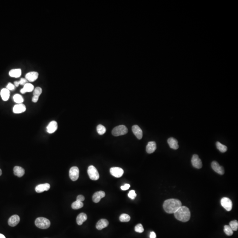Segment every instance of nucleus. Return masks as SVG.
<instances>
[{"mask_svg": "<svg viewBox=\"0 0 238 238\" xmlns=\"http://www.w3.org/2000/svg\"><path fill=\"white\" fill-rule=\"evenodd\" d=\"M88 219V216L83 212L79 214L77 218V222L79 225H81L83 224L84 222L85 221Z\"/></svg>", "mask_w": 238, "mask_h": 238, "instance_id": "obj_23", "label": "nucleus"}, {"mask_svg": "<svg viewBox=\"0 0 238 238\" xmlns=\"http://www.w3.org/2000/svg\"><path fill=\"white\" fill-rule=\"evenodd\" d=\"M174 214L176 219L183 222L188 221L190 219V211L186 206H181Z\"/></svg>", "mask_w": 238, "mask_h": 238, "instance_id": "obj_2", "label": "nucleus"}, {"mask_svg": "<svg viewBox=\"0 0 238 238\" xmlns=\"http://www.w3.org/2000/svg\"><path fill=\"white\" fill-rule=\"evenodd\" d=\"M19 81H16L14 82V85H15V86H17V87H18L19 85Z\"/></svg>", "mask_w": 238, "mask_h": 238, "instance_id": "obj_42", "label": "nucleus"}, {"mask_svg": "<svg viewBox=\"0 0 238 238\" xmlns=\"http://www.w3.org/2000/svg\"><path fill=\"white\" fill-rule=\"evenodd\" d=\"M224 233L225 234L227 235L228 236H231L233 234V231L232 230V228H230L229 225H225L224 226Z\"/></svg>", "mask_w": 238, "mask_h": 238, "instance_id": "obj_30", "label": "nucleus"}, {"mask_svg": "<svg viewBox=\"0 0 238 238\" xmlns=\"http://www.w3.org/2000/svg\"><path fill=\"white\" fill-rule=\"evenodd\" d=\"M216 144L217 149L220 151V152L221 153H225L227 151L228 148L226 146L222 144L219 142H217Z\"/></svg>", "mask_w": 238, "mask_h": 238, "instance_id": "obj_26", "label": "nucleus"}, {"mask_svg": "<svg viewBox=\"0 0 238 238\" xmlns=\"http://www.w3.org/2000/svg\"><path fill=\"white\" fill-rule=\"evenodd\" d=\"M88 174L90 178L93 180H97L99 178V174L98 170L95 166H90L88 168Z\"/></svg>", "mask_w": 238, "mask_h": 238, "instance_id": "obj_5", "label": "nucleus"}, {"mask_svg": "<svg viewBox=\"0 0 238 238\" xmlns=\"http://www.w3.org/2000/svg\"><path fill=\"white\" fill-rule=\"evenodd\" d=\"M221 205L226 210L230 211L232 208V202L229 198L224 197L221 200Z\"/></svg>", "mask_w": 238, "mask_h": 238, "instance_id": "obj_6", "label": "nucleus"}, {"mask_svg": "<svg viewBox=\"0 0 238 238\" xmlns=\"http://www.w3.org/2000/svg\"><path fill=\"white\" fill-rule=\"evenodd\" d=\"M110 172L113 177L116 178H120L123 175L124 171L121 168L112 167L110 169Z\"/></svg>", "mask_w": 238, "mask_h": 238, "instance_id": "obj_9", "label": "nucleus"}, {"mask_svg": "<svg viewBox=\"0 0 238 238\" xmlns=\"http://www.w3.org/2000/svg\"><path fill=\"white\" fill-rule=\"evenodd\" d=\"M83 206V203L81 201H74L72 205V208L74 210H78V209H81Z\"/></svg>", "mask_w": 238, "mask_h": 238, "instance_id": "obj_27", "label": "nucleus"}, {"mask_svg": "<svg viewBox=\"0 0 238 238\" xmlns=\"http://www.w3.org/2000/svg\"><path fill=\"white\" fill-rule=\"evenodd\" d=\"M39 97L36 96H33V97L32 98V101L34 103H36L39 100Z\"/></svg>", "mask_w": 238, "mask_h": 238, "instance_id": "obj_40", "label": "nucleus"}, {"mask_svg": "<svg viewBox=\"0 0 238 238\" xmlns=\"http://www.w3.org/2000/svg\"><path fill=\"white\" fill-rule=\"evenodd\" d=\"M85 200V198L83 195H79L77 197V201H83Z\"/></svg>", "mask_w": 238, "mask_h": 238, "instance_id": "obj_39", "label": "nucleus"}, {"mask_svg": "<svg viewBox=\"0 0 238 238\" xmlns=\"http://www.w3.org/2000/svg\"><path fill=\"white\" fill-rule=\"evenodd\" d=\"M132 131L137 139H142L143 135V131L139 126L137 125L133 126L132 127Z\"/></svg>", "mask_w": 238, "mask_h": 238, "instance_id": "obj_15", "label": "nucleus"}, {"mask_svg": "<svg viewBox=\"0 0 238 238\" xmlns=\"http://www.w3.org/2000/svg\"><path fill=\"white\" fill-rule=\"evenodd\" d=\"M19 81V85L24 86L25 84L27 83V80L26 79L21 78L20 80Z\"/></svg>", "mask_w": 238, "mask_h": 238, "instance_id": "obj_38", "label": "nucleus"}, {"mask_svg": "<svg viewBox=\"0 0 238 238\" xmlns=\"http://www.w3.org/2000/svg\"><path fill=\"white\" fill-rule=\"evenodd\" d=\"M35 224L39 228L46 229L49 228L50 226V222L45 217H39L35 220Z\"/></svg>", "mask_w": 238, "mask_h": 238, "instance_id": "obj_3", "label": "nucleus"}, {"mask_svg": "<svg viewBox=\"0 0 238 238\" xmlns=\"http://www.w3.org/2000/svg\"><path fill=\"white\" fill-rule=\"evenodd\" d=\"M106 128L101 124H99L97 127V131L100 135L104 134L106 133Z\"/></svg>", "mask_w": 238, "mask_h": 238, "instance_id": "obj_31", "label": "nucleus"}, {"mask_svg": "<svg viewBox=\"0 0 238 238\" xmlns=\"http://www.w3.org/2000/svg\"><path fill=\"white\" fill-rule=\"evenodd\" d=\"M150 238H156V234L154 232H151L150 235Z\"/></svg>", "mask_w": 238, "mask_h": 238, "instance_id": "obj_41", "label": "nucleus"}, {"mask_svg": "<svg viewBox=\"0 0 238 238\" xmlns=\"http://www.w3.org/2000/svg\"><path fill=\"white\" fill-rule=\"evenodd\" d=\"M14 174L15 176H17L19 177H23L25 174V170L21 167L16 166L13 168Z\"/></svg>", "mask_w": 238, "mask_h": 238, "instance_id": "obj_21", "label": "nucleus"}, {"mask_svg": "<svg viewBox=\"0 0 238 238\" xmlns=\"http://www.w3.org/2000/svg\"><path fill=\"white\" fill-rule=\"evenodd\" d=\"M15 86L14 85H13V84L11 83H8V84L6 86V89H7L8 90H13L15 89Z\"/></svg>", "mask_w": 238, "mask_h": 238, "instance_id": "obj_36", "label": "nucleus"}, {"mask_svg": "<svg viewBox=\"0 0 238 238\" xmlns=\"http://www.w3.org/2000/svg\"><path fill=\"white\" fill-rule=\"evenodd\" d=\"M34 89V86L32 84L27 83L23 86V88L20 90V92L22 94H25L27 92H31Z\"/></svg>", "mask_w": 238, "mask_h": 238, "instance_id": "obj_22", "label": "nucleus"}, {"mask_svg": "<svg viewBox=\"0 0 238 238\" xmlns=\"http://www.w3.org/2000/svg\"><path fill=\"white\" fill-rule=\"evenodd\" d=\"M229 226L233 231H236L238 230V222L236 220L231 221L229 223Z\"/></svg>", "mask_w": 238, "mask_h": 238, "instance_id": "obj_32", "label": "nucleus"}, {"mask_svg": "<svg viewBox=\"0 0 238 238\" xmlns=\"http://www.w3.org/2000/svg\"><path fill=\"white\" fill-rule=\"evenodd\" d=\"M128 129L126 126L123 125H119L114 128L112 130V135L115 136L124 135L128 133Z\"/></svg>", "mask_w": 238, "mask_h": 238, "instance_id": "obj_4", "label": "nucleus"}, {"mask_svg": "<svg viewBox=\"0 0 238 238\" xmlns=\"http://www.w3.org/2000/svg\"><path fill=\"white\" fill-rule=\"evenodd\" d=\"M26 110V106L22 103L18 104L15 105L13 107V112L16 113V114L22 113V112H24Z\"/></svg>", "mask_w": 238, "mask_h": 238, "instance_id": "obj_17", "label": "nucleus"}, {"mask_svg": "<svg viewBox=\"0 0 238 238\" xmlns=\"http://www.w3.org/2000/svg\"><path fill=\"white\" fill-rule=\"evenodd\" d=\"M181 206V201L177 199L166 200L163 204V208L165 211L170 214L175 213Z\"/></svg>", "mask_w": 238, "mask_h": 238, "instance_id": "obj_1", "label": "nucleus"}, {"mask_svg": "<svg viewBox=\"0 0 238 238\" xmlns=\"http://www.w3.org/2000/svg\"><path fill=\"white\" fill-rule=\"evenodd\" d=\"M0 238H6V237H5L4 235L2 234H0Z\"/></svg>", "mask_w": 238, "mask_h": 238, "instance_id": "obj_43", "label": "nucleus"}, {"mask_svg": "<svg viewBox=\"0 0 238 238\" xmlns=\"http://www.w3.org/2000/svg\"><path fill=\"white\" fill-rule=\"evenodd\" d=\"M109 221L106 219H101L97 223L96 227L97 229L98 230H102L103 228L107 227L109 225Z\"/></svg>", "mask_w": 238, "mask_h": 238, "instance_id": "obj_18", "label": "nucleus"}, {"mask_svg": "<svg viewBox=\"0 0 238 238\" xmlns=\"http://www.w3.org/2000/svg\"><path fill=\"white\" fill-rule=\"evenodd\" d=\"M58 125L55 121H52L49 123L46 128L47 132L49 134H52L55 132L57 129Z\"/></svg>", "mask_w": 238, "mask_h": 238, "instance_id": "obj_13", "label": "nucleus"}, {"mask_svg": "<svg viewBox=\"0 0 238 238\" xmlns=\"http://www.w3.org/2000/svg\"><path fill=\"white\" fill-rule=\"evenodd\" d=\"M22 71L21 69H13L10 70L9 75L12 77L18 78L21 76Z\"/></svg>", "mask_w": 238, "mask_h": 238, "instance_id": "obj_24", "label": "nucleus"}, {"mask_svg": "<svg viewBox=\"0 0 238 238\" xmlns=\"http://www.w3.org/2000/svg\"><path fill=\"white\" fill-rule=\"evenodd\" d=\"M157 149L156 143L154 141L149 142L146 147V151L148 154H152L155 152Z\"/></svg>", "mask_w": 238, "mask_h": 238, "instance_id": "obj_19", "label": "nucleus"}, {"mask_svg": "<svg viewBox=\"0 0 238 238\" xmlns=\"http://www.w3.org/2000/svg\"><path fill=\"white\" fill-rule=\"evenodd\" d=\"M130 188V185L129 184H124V185L122 186L121 187V189L123 190H127L128 189Z\"/></svg>", "mask_w": 238, "mask_h": 238, "instance_id": "obj_37", "label": "nucleus"}, {"mask_svg": "<svg viewBox=\"0 0 238 238\" xmlns=\"http://www.w3.org/2000/svg\"><path fill=\"white\" fill-rule=\"evenodd\" d=\"M135 232L138 233H143L144 232V228L143 225L141 224H137L135 228Z\"/></svg>", "mask_w": 238, "mask_h": 238, "instance_id": "obj_33", "label": "nucleus"}, {"mask_svg": "<svg viewBox=\"0 0 238 238\" xmlns=\"http://www.w3.org/2000/svg\"><path fill=\"white\" fill-rule=\"evenodd\" d=\"M1 96L3 101H7L9 99L10 96V91L7 89H2L1 91Z\"/></svg>", "mask_w": 238, "mask_h": 238, "instance_id": "obj_25", "label": "nucleus"}, {"mask_svg": "<svg viewBox=\"0 0 238 238\" xmlns=\"http://www.w3.org/2000/svg\"><path fill=\"white\" fill-rule=\"evenodd\" d=\"M42 92V89H41V88H40V87H37V88L34 90L33 95L39 97L40 95H41Z\"/></svg>", "mask_w": 238, "mask_h": 238, "instance_id": "obj_34", "label": "nucleus"}, {"mask_svg": "<svg viewBox=\"0 0 238 238\" xmlns=\"http://www.w3.org/2000/svg\"><path fill=\"white\" fill-rule=\"evenodd\" d=\"M20 221V218L17 215H14L9 218L8 220V224L11 227L17 226Z\"/></svg>", "mask_w": 238, "mask_h": 238, "instance_id": "obj_12", "label": "nucleus"}, {"mask_svg": "<svg viewBox=\"0 0 238 238\" xmlns=\"http://www.w3.org/2000/svg\"><path fill=\"white\" fill-rule=\"evenodd\" d=\"M191 163L193 166L195 168L200 169L202 167V162L198 155H193L191 159Z\"/></svg>", "mask_w": 238, "mask_h": 238, "instance_id": "obj_8", "label": "nucleus"}, {"mask_svg": "<svg viewBox=\"0 0 238 238\" xmlns=\"http://www.w3.org/2000/svg\"><path fill=\"white\" fill-rule=\"evenodd\" d=\"M131 219V217L129 215L125 213L122 214L120 217V221L122 222H127L129 221Z\"/></svg>", "mask_w": 238, "mask_h": 238, "instance_id": "obj_29", "label": "nucleus"}, {"mask_svg": "<svg viewBox=\"0 0 238 238\" xmlns=\"http://www.w3.org/2000/svg\"><path fill=\"white\" fill-rule=\"evenodd\" d=\"M128 196L130 199L133 200L135 199V197L137 196V195L135 193V190H131L129 191L128 194Z\"/></svg>", "mask_w": 238, "mask_h": 238, "instance_id": "obj_35", "label": "nucleus"}, {"mask_svg": "<svg viewBox=\"0 0 238 238\" xmlns=\"http://www.w3.org/2000/svg\"><path fill=\"white\" fill-rule=\"evenodd\" d=\"M2 170H1V169L0 168V176H1L2 175Z\"/></svg>", "mask_w": 238, "mask_h": 238, "instance_id": "obj_44", "label": "nucleus"}, {"mask_svg": "<svg viewBox=\"0 0 238 238\" xmlns=\"http://www.w3.org/2000/svg\"><path fill=\"white\" fill-rule=\"evenodd\" d=\"M13 100L16 103L18 104H21L24 101V99L23 97L19 94H16L13 96Z\"/></svg>", "mask_w": 238, "mask_h": 238, "instance_id": "obj_28", "label": "nucleus"}, {"mask_svg": "<svg viewBox=\"0 0 238 238\" xmlns=\"http://www.w3.org/2000/svg\"><path fill=\"white\" fill-rule=\"evenodd\" d=\"M212 168L216 172L220 175H223L224 173V170L222 166H220L219 163L216 161H213L211 164Z\"/></svg>", "mask_w": 238, "mask_h": 238, "instance_id": "obj_10", "label": "nucleus"}, {"mask_svg": "<svg viewBox=\"0 0 238 238\" xmlns=\"http://www.w3.org/2000/svg\"><path fill=\"white\" fill-rule=\"evenodd\" d=\"M39 73L36 72H30L28 73L25 76V79L27 81L30 82L35 81L38 79Z\"/></svg>", "mask_w": 238, "mask_h": 238, "instance_id": "obj_11", "label": "nucleus"}, {"mask_svg": "<svg viewBox=\"0 0 238 238\" xmlns=\"http://www.w3.org/2000/svg\"><path fill=\"white\" fill-rule=\"evenodd\" d=\"M79 174V169L77 167H72L69 170V177L72 181H75L78 179Z\"/></svg>", "mask_w": 238, "mask_h": 238, "instance_id": "obj_7", "label": "nucleus"}, {"mask_svg": "<svg viewBox=\"0 0 238 238\" xmlns=\"http://www.w3.org/2000/svg\"><path fill=\"white\" fill-rule=\"evenodd\" d=\"M50 188V185L48 183L38 185L35 188V191L38 193H42L44 191H48Z\"/></svg>", "mask_w": 238, "mask_h": 238, "instance_id": "obj_14", "label": "nucleus"}, {"mask_svg": "<svg viewBox=\"0 0 238 238\" xmlns=\"http://www.w3.org/2000/svg\"><path fill=\"white\" fill-rule=\"evenodd\" d=\"M168 143L170 148L171 149H173V150H177V149H178L179 147L178 141L176 139H174V138H172V137L169 138L168 139Z\"/></svg>", "mask_w": 238, "mask_h": 238, "instance_id": "obj_20", "label": "nucleus"}, {"mask_svg": "<svg viewBox=\"0 0 238 238\" xmlns=\"http://www.w3.org/2000/svg\"><path fill=\"white\" fill-rule=\"evenodd\" d=\"M106 196L105 192L103 191H99L96 192L94 194L92 197L93 201L95 203H98L99 202L102 198Z\"/></svg>", "mask_w": 238, "mask_h": 238, "instance_id": "obj_16", "label": "nucleus"}]
</instances>
